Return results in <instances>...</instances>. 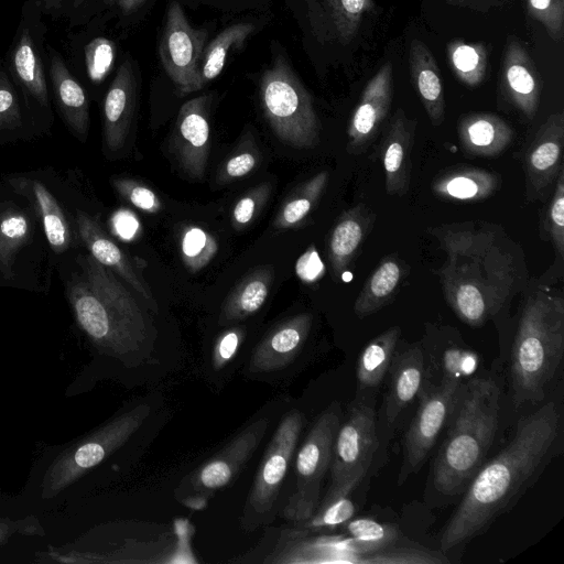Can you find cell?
I'll return each instance as SVG.
<instances>
[{
	"label": "cell",
	"instance_id": "obj_45",
	"mask_svg": "<svg viewBox=\"0 0 564 564\" xmlns=\"http://www.w3.org/2000/svg\"><path fill=\"white\" fill-rule=\"evenodd\" d=\"M252 140L247 139L220 166L217 183L228 184L250 174L261 162V155Z\"/></svg>",
	"mask_w": 564,
	"mask_h": 564
},
{
	"label": "cell",
	"instance_id": "obj_38",
	"mask_svg": "<svg viewBox=\"0 0 564 564\" xmlns=\"http://www.w3.org/2000/svg\"><path fill=\"white\" fill-rule=\"evenodd\" d=\"M328 182V172L322 171L297 187L282 204L273 220L276 229L300 226L316 207Z\"/></svg>",
	"mask_w": 564,
	"mask_h": 564
},
{
	"label": "cell",
	"instance_id": "obj_13",
	"mask_svg": "<svg viewBox=\"0 0 564 564\" xmlns=\"http://www.w3.org/2000/svg\"><path fill=\"white\" fill-rule=\"evenodd\" d=\"M303 424L302 412L293 409L276 427L259 464L243 508L245 529L254 530L269 520L295 453Z\"/></svg>",
	"mask_w": 564,
	"mask_h": 564
},
{
	"label": "cell",
	"instance_id": "obj_16",
	"mask_svg": "<svg viewBox=\"0 0 564 564\" xmlns=\"http://www.w3.org/2000/svg\"><path fill=\"white\" fill-rule=\"evenodd\" d=\"M462 379L443 378L441 386L424 393L404 437L403 462L399 474L401 485L420 469L434 446L456 401Z\"/></svg>",
	"mask_w": 564,
	"mask_h": 564
},
{
	"label": "cell",
	"instance_id": "obj_5",
	"mask_svg": "<svg viewBox=\"0 0 564 564\" xmlns=\"http://www.w3.org/2000/svg\"><path fill=\"white\" fill-rule=\"evenodd\" d=\"M500 389L490 378H474L458 394L447 435L433 464V485L444 496H457L485 464L498 430Z\"/></svg>",
	"mask_w": 564,
	"mask_h": 564
},
{
	"label": "cell",
	"instance_id": "obj_18",
	"mask_svg": "<svg viewBox=\"0 0 564 564\" xmlns=\"http://www.w3.org/2000/svg\"><path fill=\"white\" fill-rule=\"evenodd\" d=\"M564 113H552L540 126L524 153L527 197L541 198L563 170Z\"/></svg>",
	"mask_w": 564,
	"mask_h": 564
},
{
	"label": "cell",
	"instance_id": "obj_57",
	"mask_svg": "<svg viewBox=\"0 0 564 564\" xmlns=\"http://www.w3.org/2000/svg\"><path fill=\"white\" fill-rule=\"evenodd\" d=\"M447 2L451 4L468 7L478 10L479 4L482 2V0H447Z\"/></svg>",
	"mask_w": 564,
	"mask_h": 564
},
{
	"label": "cell",
	"instance_id": "obj_21",
	"mask_svg": "<svg viewBox=\"0 0 564 564\" xmlns=\"http://www.w3.org/2000/svg\"><path fill=\"white\" fill-rule=\"evenodd\" d=\"M82 198L74 207V226L80 246L99 263L111 270L126 284L147 299L153 310L156 308L149 286L137 274L128 256L104 229L98 218L82 204Z\"/></svg>",
	"mask_w": 564,
	"mask_h": 564
},
{
	"label": "cell",
	"instance_id": "obj_2",
	"mask_svg": "<svg viewBox=\"0 0 564 564\" xmlns=\"http://www.w3.org/2000/svg\"><path fill=\"white\" fill-rule=\"evenodd\" d=\"M560 413L554 402L519 420L512 440L475 475L441 536L449 551L481 534L509 511L557 451Z\"/></svg>",
	"mask_w": 564,
	"mask_h": 564
},
{
	"label": "cell",
	"instance_id": "obj_34",
	"mask_svg": "<svg viewBox=\"0 0 564 564\" xmlns=\"http://www.w3.org/2000/svg\"><path fill=\"white\" fill-rule=\"evenodd\" d=\"M404 275L405 264L397 256L383 258L359 292L354 304L355 314L364 318L388 305Z\"/></svg>",
	"mask_w": 564,
	"mask_h": 564
},
{
	"label": "cell",
	"instance_id": "obj_37",
	"mask_svg": "<svg viewBox=\"0 0 564 564\" xmlns=\"http://www.w3.org/2000/svg\"><path fill=\"white\" fill-rule=\"evenodd\" d=\"M253 30L254 24L252 23H235L224 29L205 45L198 69V90L219 76L229 52L236 47H241Z\"/></svg>",
	"mask_w": 564,
	"mask_h": 564
},
{
	"label": "cell",
	"instance_id": "obj_47",
	"mask_svg": "<svg viewBox=\"0 0 564 564\" xmlns=\"http://www.w3.org/2000/svg\"><path fill=\"white\" fill-rule=\"evenodd\" d=\"M544 230L561 258L564 256V169L556 177L555 193L547 208Z\"/></svg>",
	"mask_w": 564,
	"mask_h": 564
},
{
	"label": "cell",
	"instance_id": "obj_23",
	"mask_svg": "<svg viewBox=\"0 0 564 564\" xmlns=\"http://www.w3.org/2000/svg\"><path fill=\"white\" fill-rule=\"evenodd\" d=\"M502 97L528 119H533L540 105L542 80L527 48L514 37H509L500 69Z\"/></svg>",
	"mask_w": 564,
	"mask_h": 564
},
{
	"label": "cell",
	"instance_id": "obj_14",
	"mask_svg": "<svg viewBox=\"0 0 564 564\" xmlns=\"http://www.w3.org/2000/svg\"><path fill=\"white\" fill-rule=\"evenodd\" d=\"M269 424L267 417H259L245 426L221 451L180 482L176 497L198 507V501L228 486L260 445Z\"/></svg>",
	"mask_w": 564,
	"mask_h": 564
},
{
	"label": "cell",
	"instance_id": "obj_29",
	"mask_svg": "<svg viewBox=\"0 0 564 564\" xmlns=\"http://www.w3.org/2000/svg\"><path fill=\"white\" fill-rule=\"evenodd\" d=\"M410 74L423 107L434 126L445 117V99L442 76L436 61L422 41L414 39L409 50Z\"/></svg>",
	"mask_w": 564,
	"mask_h": 564
},
{
	"label": "cell",
	"instance_id": "obj_51",
	"mask_svg": "<svg viewBox=\"0 0 564 564\" xmlns=\"http://www.w3.org/2000/svg\"><path fill=\"white\" fill-rule=\"evenodd\" d=\"M44 534V528L35 513H0V547L7 545L15 535L43 536Z\"/></svg>",
	"mask_w": 564,
	"mask_h": 564
},
{
	"label": "cell",
	"instance_id": "obj_30",
	"mask_svg": "<svg viewBox=\"0 0 564 564\" xmlns=\"http://www.w3.org/2000/svg\"><path fill=\"white\" fill-rule=\"evenodd\" d=\"M273 279L274 269L270 264L258 267L243 275L223 303L219 324L242 321L257 313L270 293Z\"/></svg>",
	"mask_w": 564,
	"mask_h": 564
},
{
	"label": "cell",
	"instance_id": "obj_33",
	"mask_svg": "<svg viewBox=\"0 0 564 564\" xmlns=\"http://www.w3.org/2000/svg\"><path fill=\"white\" fill-rule=\"evenodd\" d=\"M423 373L424 359L419 346L403 351L392 362L391 382L386 402V416L390 424L421 389Z\"/></svg>",
	"mask_w": 564,
	"mask_h": 564
},
{
	"label": "cell",
	"instance_id": "obj_11",
	"mask_svg": "<svg viewBox=\"0 0 564 564\" xmlns=\"http://www.w3.org/2000/svg\"><path fill=\"white\" fill-rule=\"evenodd\" d=\"M340 425L337 403L325 409L296 455L294 489L283 508V518L300 527L319 505L322 482L329 469L333 445Z\"/></svg>",
	"mask_w": 564,
	"mask_h": 564
},
{
	"label": "cell",
	"instance_id": "obj_43",
	"mask_svg": "<svg viewBox=\"0 0 564 564\" xmlns=\"http://www.w3.org/2000/svg\"><path fill=\"white\" fill-rule=\"evenodd\" d=\"M104 0H41L45 17L65 22L68 28L83 26L102 10Z\"/></svg>",
	"mask_w": 564,
	"mask_h": 564
},
{
	"label": "cell",
	"instance_id": "obj_26",
	"mask_svg": "<svg viewBox=\"0 0 564 564\" xmlns=\"http://www.w3.org/2000/svg\"><path fill=\"white\" fill-rule=\"evenodd\" d=\"M289 549L283 547L273 562L281 563H366L367 553L350 536L334 535L303 540L304 530L288 532Z\"/></svg>",
	"mask_w": 564,
	"mask_h": 564
},
{
	"label": "cell",
	"instance_id": "obj_40",
	"mask_svg": "<svg viewBox=\"0 0 564 564\" xmlns=\"http://www.w3.org/2000/svg\"><path fill=\"white\" fill-rule=\"evenodd\" d=\"M343 527L346 534L361 546L368 556L394 545L399 536L395 525L370 518L350 519Z\"/></svg>",
	"mask_w": 564,
	"mask_h": 564
},
{
	"label": "cell",
	"instance_id": "obj_8",
	"mask_svg": "<svg viewBox=\"0 0 564 564\" xmlns=\"http://www.w3.org/2000/svg\"><path fill=\"white\" fill-rule=\"evenodd\" d=\"M44 17L41 0H23L12 41L2 58L36 137L50 133L54 123Z\"/></svg>",
	"mask_w": 564,
	"mask_h": 564
},
{
	"label": "cell",
	"instance_id": "obj_39",
	"mask_svg": "<svg viewBox=\"0 0 564 564\" xmlns=\"http://www.w3.org/2000/svg\"><path fill=\"white\" fill-rule=\"evenodd\" d=\"M447 59L455 76L467 86L475 87L486 77L488 53L482 43L454 40L447 44Z\"/></svg>",
	"mask_w": 564,
	"mask_h": 564
},
{
	"label": "cell",
	"instance_id": "obj_49",
	"mask_svg": "<svg viewBox=\"0 0 564 564\" xmlns=\"http://www.w3.org/2000/svg\"><path fill=\"white\" fill-rule=\"evenodd\" d=\"M271 193V184L262 183L247 192L234 206L231 223L242 229L254 220L265 205Z\"/></svg>",
	"mask_w": 564,
	"mask_h": 564
},
{
	"label": "cell",
	"instance_id": "obj_56",
	"mask_svg": "<svg viewBox=\"0 0 564 564\" xmlns=\"http://www.w3.org/2000/svg\"><path fill=\"white\" fill-rule=\"evenodd\" d=\"M0 513L24 514L20 509L17 497L0 496Z\"/></svg>",
	"mask_w": 564,
	"mask_h": 564
},
{
	"label": "cell",
	"instance_id": "obj_55",
	"mask_svg": "<svg viewBox=\"0 0 564 564\" xmlns=\"http://www.w3.org/2000/svg\"><path fill=\"white\" fill-rule=\"evenodd\" d=\"M145 0H104L102 8H115L121 15L135 12Z\"/></svg>",
	"mask_w": 564,
	"mask_h": 564
},
{
	"label": "cell",
	"instance_id": "obj_36",
	"mask_svg": "<svg viewBox=\"0 0 564 564\" xmlns=\"http://www.w3.org/2000/svg\"><path fill=\"white\" fill-rule=\"evenodd\" d=\"M400 335L399 326L390 327L362 349L356 372L360 388H375L381 383L390 368Z\"/></svg>",
	"mask_w": 564,
	"mask_h": 564
},
{
	"label": "cell",
	"instance_id": "obj_25",
	"mask_svg": "<svg viewBox=\"0 0 564 564\" xmlns=\"http://www.w3.org/2000/svg\"><path fill=\"white\" fill-rule=\"evenodd\" d=\"M312 323V314L301 313L276 324L254 348L249 371L271 372L290 365L303 348Z\"/></svg>",
	"mask_w": 564,
	"mask_h": 564
},
{
	"label": "cell",
	"instance_id": "obj_35",
	"mask_svg": "<svg viewBox=\"0 0 564 564\" xmlns=\"http://www.w3.org/2000/svg\"><path fill=\"white\" fill-rule=\"evenodd\" d=\"M34 137L21 94L0 58V143Z\"/></svg>",
	"mask_w": 564,
	"mask_h": 564
},
{
	"label": "cell",
	"instance_id": "obj_54",
	"mask_svg": "<svg viewBox=\"0 0 564 564\" xmlns=\"http://www.w3.org/2000/svg\"><path fill=\"white\" fill-rule=\"evenodd\" d=\"M324 265L313 246H311L296 261L295 272L305 283H312L323 274Z\"/></svg>",
	"mask_w": 564,
	"mask_h": 564
},
{
	"label": "cell",
	"instance_id": "obj_20",
	"mask_svg": "<svg viewBox=\"0 0 564 564\" xmlns=\"http://www.w3.org/2000/svg\"><path fill=\"white\" fill-rule=\"evenodd\" d=\"M138 100V79L131 59L117 69L102 102V140L107 155L115 156L126 144Z\"/></svg>",
	"mask_w": 564,
	"mask_h": 564
},
{
	"label": "cell",
	"instance_id": "obj_24",
	"mask_svg": "<svg viewBox=\"0 0 564 564\" xmlns=\"http://www.w3.org/2000/svg\"><path fill=\"white\" fill-rule=\"evenodd\" d=\"M416 120L410 119L403 109H398L390 118L379 144L386 175V192L403 196L411 182V152L415 140Z\"/></svg>",
	"mask_w": 564,
	"mask_h": 564
},
{
	"label": "cell",
	"instance_id": "obj_19",
	"mask_svg": "<svg viewBox=\"0 0 564 564\" xmlns=\"http://www.w3.org/2000/svg\"><path fill=\"white\" fill-rule=\"evenodd\" d=\"M209 104L207 95L184 102L173 134V151L181 169L189 177L198 180L205 174L209 155Z\"/></svg>",
	"mask_w": 564,
	"mask_h": 564
},
{
	"label": "cell",
	"instance_id": "obj_28",
	"mask_svg": "<svg viewBox=\"0 0 564 564\" xmlns=\"http://www.w3.org/2000/svg\"><path fill=\"white\" fill-rule=\"evenodd\" d=\"M457 133L465 155L496 156L513 140V129L500 117L488 112L463 116Z\"/></svg>",
	"mask_w": 564,
	"mask_h": 564
},
{
	"label": "cell",
	"instance_id": "obj_44",
	"mask_svg": "<svg viewBox=\"0 0 564 564\" xmlns=\"http://www.w3.org/2000/svg\"><path fill=\"white\" fill-rule=\"evenodd\" d=\"M355 513L356 508L354 502L348 496H345L317 507L313 516L297 527V529L306 532L322 529H336L352 519Z\"/></svg>",
	"mask_w": 564,
	"mask_h": 564
},
{
	"label": "cell",
	"instance_id": "obj_52",
	"mask_svg": "<svg viewBox=\"0 0 564 564\" xmlns=\"http://www.w3.org/2000/svg\"><path fill=\"white\" fill-rule=\"evenodd\" d=\"M245 328L237 326L223 332L215 340L212 365L215 370L227 366L237 355L245 339Z\"/></svg>",
	"mask_w": 564,
	"mask_h": 564
},
{
	"label": "cell",
	"instance_id": "obj_48",
	"mask_svg": "<svg viewBox=\"0 0 564 564\" xmlns=\"http://www.w3.org/2000/svg\"><path fill=\"white\" fill-rule=\"evenodd\" d=\"M442 553L419 547H397L394 545L378 551L367 557L366 563L408 564V563H447Z\"/></svg>",
	"mask_w": 564,
	"mask_h": 564
},
{
	"label": "cell",
	"instance_id": "obj_10",
	"mask_svg": "<svg viewBox=\"0 0 564 564\" xmlns=\"http://www.w3.org/2000/svg\"><path fill=\"white\" fill-rule=\"evenodd\" d=\"M259 98L268 123L283 143L296 149L317 144L321 124L312 97L282 57L263 72Z\"/></svg>",
	"mask_w": 564,
	"mask_h": 564
},
{
	"label": "cell",
	"instance_id": "obj_31",
	"mask_svg": "<svg viewBox=\"0 0 564 564\" xmlns=\"http://www.w3.org/2000/svg\"><path fill=\"white\" fill-rule=\"evenodd\" d=\"M72 72H79L94 86L101 84L112 70L117 46L116 43L104 36L93 35L86 37L84 33L74 34L68 43Z\"/></svg>",
	"mask_w": 564,
	"mask_h": 564
},
{
	"label": "cell",
	"instance_id": "obj_42",
	"mask_svg": "<svg viewBox=\"0 0 564 564\" xmlns=\"http://www.w3.org/2000/svg\"><path fill=\"white\" fill-rule=\"evenodd\" d=\"M336 37L348 44L357 34L362 15L370 10L372 0H324Z\"/></svg>",
	"mask_w": 564,
	"mask_h": 564
},
{
	"label": "cell",
	"instance_id": "obj_50",
	"mask_svg": "<svg viewBox=\"0 0 564 564\" xmlns=\"http://www.w3.org/2000/svg\"><path fill=\"white\" fill-rule=\"evenodd\" d=\"M110 182L113 188L138 209L150 214L162 209L158 195L144 184L124 177H113Z\"/></svg>",
	"mask_w": 564,
	"mask_h": 564
},
{
	"label": "cell",
	"instance_id": "obj_22",
	"mask_svg": "<svg viewBox=\"0 0 564 564\" xmlns=\"http://www.w3.org/2000/svg\"><path fill=\"white\" fill-rule=\"evenodd\" d=\"M392 100V65L383 64L367 83L348 126L347 151L367 150L386 119Z\"/></svg>",
	"mask_w": 564,
	"mask_h": 564
},
{
	"label": "cell",
	"instance_id": "obj_12",
	"mask_svg": "<svg viewBox=\"0 0 564 564\" xmlns=\"http://www.w3.org/2000/svg\"><path fill=\"white\" fill-rule=\"evenodd\" d=\"M377 446L372 406H354L336 433L329 465L330 482L318 507L349 496L369 469Z\"/></svg>",
	"mask_w": 564,
	"mask_h": 564
},
{
	"label": "cell",
	"instance_id": "obj_1",
	"mask_svg": "<svg viewBox=\"0 0 564 564\" xmlns=\"http://www.w3.org/2000/svg\"><path fill=\"white\" fill-rule=\"evenodd\" d=\"M431 235L446 254L437 271L444 296L462 322L484 325L527 286L522 249L499 225L455 223Z\"/></svg>",
	"mask_w": 564,
	"mask_h": 564
},
{
	"label": "cell",
	"instance_id": "obj_32",
	"mask_svg": "<svg viewBox=\"0 0 564 564\" xmlns=\"http://www.w3.org/2000/svg\"><path fill=\"white\" fill-rule=\"evenodd\" d=\"M500 185L498 174L478 167H456L440 174L433 192L443 199L476 202L491 196Z\"/></svg>",
	"mask_w": 564,
	"mask_h": 564
},
{
	"label": "cell",
	"instance_id": "obj_27",
	"mask_svg": "<svg viewBox=\"0 0 564 564\" xmlns=\"http://www.w3.org/2000/svg\"><path fill=\"white\" fill-rule=\"evenodd\" d=\"M373 220L375 214L364 204L351 207L339 216L327 242V254L335 281L341 278L355 259Z\"/></svg>",
	"mask_w": 564,
	"mask_h": 564
},
{
	"label": "cell",
	"instance_id": "obj_53",
	"mask_svg": "<svg viewBox=\"0 0 564 564\" xmlns=\"http://www.w3.org/2000/svg\"><path fill=\"white\" fill-rule=\"evenodd\" d=\"M477 367V356L471 351L462 349L448 350L444 358V377L446 379H462V376L471 373Z\"/></svg>",
	"mask_w": 564,
	"mask_h": 564
},
{
	"label": "cell",
	"instance_id": "obj_46",
	"mask_svg": "<svg viewBox=\"0 0 564 564\" xmlns=\"http://www.w3.org/2000/svg\"><path fill=\"white\" fill-rule=\"evenodd\" d=\"M528 12L544 26L553 41L563 40L564 0H528Z\"/></svg>",
	"mask_w": 564,
	"mask_h": 564
},
{
	"label": "cell",
	"instance_id": "obj_3",
	"mask_svg": "<svg viewBox=\"0 0 564 564\" xmlns=\"http://www.w3.org/2000/svg\"><path fill=\"white\" fill-rule=\"evenodd\" d=\"M55 269L75 324L96 358L131 366L149 354V317L117 274L83 247L65 254Z\"/></svg>",
	"mask_w": 564,
	"mask_h": 564
},
{
	"label": "cell",
	"instance_id": "obj_9",
	"mask_svg": "<svg viewBox=\"0 0 564 564\" xmlns=\"http://www.w3.org/2000/svg\"><path fill=\"white\" fill-rule=\"evenodd\" d=\"M1 181L34 207L47 240L53 274L65 254L82 247L74 226V207L83 196L75 173L62 176L53 169H42L6 174Z\"/></svg>",
	"mask_w": 564,
	"mask_h": 564
},
{
	"label": "cell",
	"instance_id": "obj_41",
	"mask_svg": "<svg viewBox=\"0 0 564 564\" xmlns=\"http://www.w3.org/2000/svg\"><path fill=\"white\" fill-rule=\"evenodd\" d=\"M181 258L189 272L204 269L216 256L218 243L206 230L196 226H187L180 237Z\"/></svg>",
	"mask_w": 564,
	"mask_h": 564
},
{
	"label": "cell",
	"instance_id": "obj_4",
	"mask_svg": "<svg viewBox=\"0 0 564 564\" xmlns=\"http://www.w3.org/2000/svg\"><path fill=\"white\" fill-rule=\"evenodd\" d=\"M150 412L149 404H137L77 438L46 447L17 497L21 510L44 512L74 498L85 478L130 440Z\"/></svg>",
	"mask_w": 564,
	"mask_h": 564
},
{
	"label": "cell",
	"instance_id": "obj_15",
	"mask_svg": "<svg viewBox=\"0 0 564 564\" xmlns=\"http://www.w3.org/2000/svg\"><path fill=\"white\" fill-rule=\"evenodd\" d=\"M207 33L188 22L177 0L169 2L159 43L161 64L182 95L197 91L198 69Z\"/></svg>",
	"mask_w": 564,
	"mask_h": 564
},
{
	"label": "cell",
	"instance_id": "obj_17",
	"mask_svg": "<svg viewBox=\"0 0 564 564\" xmlns=\"http://www.w3.org/2000/svg\"><path fill=\"white\" fill-rule=\"evenodd\" d=\"M47 77L52 102L67 130L79 142L88 139L90 101L83 83L72 72L64 55L46 43Z\"/></svg>",
	"mask_w": 564,
	"mask_h": 564
},
{
	"label": "cell",
	"instance_id": "obj_7",
	"mask_svg": "<svg viewBox=\"0 0 564 564\" xmlns=\"http://www.w3.org/2000/svg\"><path fill=\"white\" fill-rule=\"evenodd\" d=\"M48 245L32 204L0 180V288L47 293Z\"/></svg>",
	"mask_w": 564,
	"mask_h": 564
},
{
	"label": "cell",
	"instance_id": "obj_6",
	"mask_svg": "<svg viewBox=\"0 0 564 564\" xmlns=\"http://www.w3.org/2000/svg\"><path fill=\"white\" fill-rule=\"evenodd\" d=\"M564 350V300L544 285L524 301L510 362L513 402H540Z\"/></svg>",
	"mask_w": 564,
	"mask_h": 564
}]
</instances>
